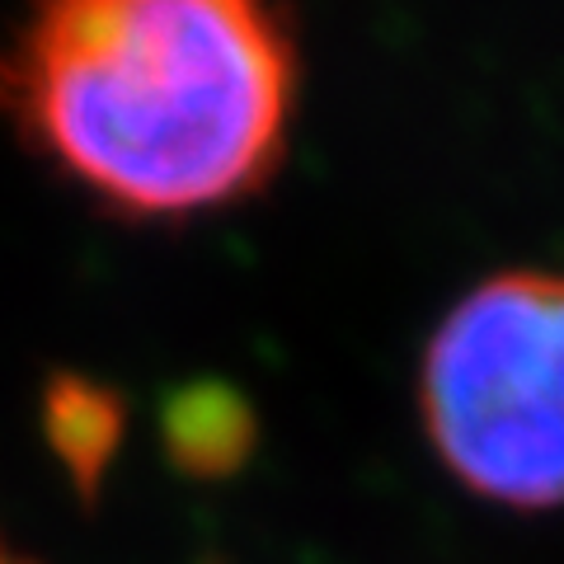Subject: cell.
Wrapping results in <instances>:
<instances>
[{"mask_svg": "<svg viewBox=\"0 0 564 564\" xmlns=\"http://www.w3.org/2000/svg\"><path fill=\"white\" fill-rule=\"evenodd\" d=\"M6 90L70 180L141 217H180L269 174L292 52L263 0H43Z\"/></svg>", "mask_w": 564, "mask_h": 564, "instance_id": "cell-1", "label": "cell"}, {"mask_svg": "<svg viewBox=\"0 0 564 564\" xmlns=\"http://www.w3.org/2000/svg\"><path fill=\"white\" fill-rule=\"evenodd\" d=\"M0 564H24V560H14V555L6 551V545H0Z\"/></svg>", "mask_w": 564, "mask_h": 564, "instance_id": "cell-3", "label": "cell"}, {"mask_svg": "<svg viewBox=\"0 0 564 564\" xmlns=\"http://www.w3.org/2000/svg\"><path fill=\"white\" fill-rule=\"evenodd\" d=\"M423 419L475 494L564 503V278L503 273L475 288L429 344Z\"/></svg>", "mask_w": 564, "mask_h": 564, "instance_id": "cell-2", "label": "cell"}]
</instances>
